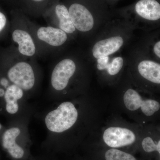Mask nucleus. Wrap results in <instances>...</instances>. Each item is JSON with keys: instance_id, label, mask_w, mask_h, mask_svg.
Listing matches in <instances>:
<instances>
[{"instance_id": "nucleus-24", "label": "nucleus", "mask_w": 160, "mask_h": 160, "mask_svg": "<svg viewBox=\"0 0 160 160\" xmlns=\"http://www.w3.org/2000/svg\"><path fill=\"white\" fill-rule=\"evenodd\" d=\"M1 128H2V125L0 124V129H1Z\"/></svg>"}, {"instance_id": "nucleus-9", "label": "nucleus", "mask_w": 160, "mask_h": 160, "mask_svg": "<svg viewBox=\"0 0 160 160\" xmlns=\"http://www.w3.org/2000/svg\"><path fill=\"white\" fill-rule=\"evenodd\" d=\"M48 26L55 27L66 32L72 40L78 35L72 21L69 10L62 0H54L42 15Z\"/></svg>"}, {"instance_id": "nucleus-22", "label": "nucleus", "mask_w": 160, "mask_h": 160, "mask_svg": "<svg viewBox=\"0 0 160 160\" xmlns=\"http://www.w3.org/2000/svg\"><path fill=\"white\" fill-rule=\"evenodd\" d=\"M5 94V89H3L2 87H0V97L4 96Z\"/></svg>"}, {"instance_id": "nucleus-10", "label": "nucleus", "mask_w": 160, "mask_h": 160, "mask_svg": "<svg viewBox=\"0 0 160 160\" xmlns=\"http://www.w3.org/2000/svg\"><path fill=\"white\" fill-rule=\"evenodd\" d=\"M140 130L141 127L135 129L128 125L112 124L104 128L102 137L107 146L118 149L134 144L140 137Z\"/></svg>"}, {"instance_id": "nucleus-21", "label": "nucleus", "mask_w": 160, "mask_h": 160, "mask_svg": "<svg viewBox=\"0 0 160 160\" xmlns=\"http://www.w3.org/2000/svg\"><path fill=\"white\" fill-rule=\"evenodd\" d=\"M0 1L7 3L12 7H15L17 6L18 0H0Z\"/></svg>"}, {"instance_id": "nucleus-15", "label": "nucleus", "mask_w": 160, "mask_h": 160, "mask_svg": "<svg viewBox=\"0 0 160 160\" xmlns=\"http://www.w3.org/2000/svg\"><path fill=\"white\" fill-rule=\"evenodd\" d=\"M135 11L146 21L155 22L160 19V4L156 0H139L135 4Z\"/></svg>"}, {"instance_id": "nucleus-16", "label": "nucleus", "mask_w": 160, "mask_h": 160, "mask_svg": "<svg viewBox=\"0 0 160 160\" xmlns=\"http://www.w3.org/2000/svg\"><path fill=\"white\" fill-rule=\"evenodd\" d=\"M54 0H18L16 7L27 16L42 17L43 12Z\"/></svg>"}, {"instance_id": "nucleus-4", "label": "nucleus", "mask_w": 160, "mask_h": 160, "mask_svg": "<svg viewBox=\"0 0 160 160\" xmlns=\"http://www.w3.org/2000/svg\"><path fill=\"white\" fill-rule=\"evenodd\" d=\"M28 17L18 7H12L10 10L11 46L23 57L35 59L41 55L28 26Z\"/></svg>"}, {"instance_id": "nucleus-5", "label": "nucleus", "mask_w": 160, "mask_h": 160, "mask_svg": "<svg viewBox=\"0 0 160 160\" xmlns=\"http://www.w3.org/2000/svg\"><path fill=\"white\" fill-rule=\"evenodd\" d=\"M130 79L142 89L151 92L160 89V63L142 57L135 52L129 63Z\"/></svg>"}, {"instance_id": "nucleus-14", "label": "nucleus", "mask_w": 160, "mask_h": 160, "mask_svg": "<svg viewBox=\"0 0 160 160\" xmlns=\"http://www.w3.org/2000/svg\"><path fill=\"white\" fill-rule=\"evenodd\" d=\"M140 137L143 150L147 153L156 152L159 155L160 160V133L157 127L142 125Z\"/></svg>"}, {"instance_id": "nucleus-6", "label": "nucleus", "mask_w": 160, "mask_h": 160, "mask_svg": "<svg viewBox=\"0 0 160 160\" xmlns=\"http://www.w3.org/2000/svg\"><path fill=\"white\" fill-rule=\"evenodd\" d=\"M27 22L41 56L61 51L72 40L66 32L58 28L40 26L32 22L29 17Z\"/></svg>"}, {"instance_id": "nucleus-17", "label": "nucleus", "mask_w": 160, "mask_h": 160, "mask_svg": "<svg viewBox=\"0 0 160 160\" xmlns=\"http://www.w3.org/2000/svg\"><path fill=\"white\" fill-rule=\"evenodd\" d=\"M20 133L18 128H12L6 130L2 137L3 147L8 150L12 157L16 159L21 158L24 154L22 148L16 143V138Z\"/></svg>"}, {"instance_id": "nucleus-11", "label": "nucleus", "mask_w": 160, "mask_h": 160, "mask_svg": "<svg viewBox=\"0 0 160 160\" xmlns=\"http://www.w3.org/2000/svg\"><path fill=\"white\" fill-rule=\"evenodd\" d=\"M78 117V112L73 103L65 102L48 113L45 122L50 131L62 132L71 128L77 121Z\"/></svg>"}, {"instance_id": "nucleus-13", "label": "nucleus", "mask_w": 160, "mask_h": 160, "mask_svg": "<svg viewBox=\"0 0 160 160\" xmlns=\"http://www.w3.org/2000/svg\"><path fill=\"white\" fill-rule=\"evenodd\" d=\"M0 86L5 90L4 98L6 103V111L10 114L16 113L18 110V100L22 97L23 89L11 82L6 77L0 78Z\"/></svg>"}, {"instance_id": "nucleus-12", "label": "nucleus", "mask_w": 160, "mask_h": 160, "mask_svg": "<svg viewBox=\"0 0 160 160\" xmlns=\"http://www.w3.org/2000/svg\"><path fill=\"white\" fill-rule=\"evenodd\" d=\"M93 62L100 78L109 84L118 82L126 65L125 58L121 55H113Z\"/></svg>"}, {"instance_id": "nucleus-18", "label": "nucleus", "mask_w": 160, "mask_h": 160, "mask_svg": "<svg viewBox=\"0 0 160 160\" xmlns=\"http://www.w3.org/2000/svg\"><path fill=\"white\" fill-rule=\"evenodd\" d=\"M105 158L106 160H137L130 153L114 148L106 151Z\"/></svg>"}, {"instance_id": "nucleus-2", "label": "nucleus", "mask_w": 160, "mask_h": 160, "mask_svg": "<svg viewBox=\"0 0 160 160\" xmlns=\"http://www.w3.org/2000/svg\"><path fill=\"white\" fill-rule=\"evenodd\" d=\"M34 60L23 57L11 45L0 50V66L6 69V77L23 90H30L35 84Z\"/></svg>"}, {"instance_id": "nucleus-7", "label": "nucleus", "mask_w": 160, "mask_h": 160, "mask_svg": "<svg viewBox=\"0 0 160 160\" xmlns=\"http://www.w3.org/2000/svg\"><path fill=\"white\" fill-rule=\"evenodd\" d=\"M57 61L52 72L51 85L57 91H62L84 68L86 60L78 53H70L63 55Z\"/></svg>"}, {"instance_id": "nucleus-23", "label": "nucleus", "mask_w": 160, "mask_h": 160, "mask_svg": "<svg viewBox=\"0 0 160 160\" xmlns=\"http://www.w3.org/2000/svg\"><path fill=\"white\" fill-rule=\"evenodd\" d=\"M157 128L158 130L159 131L160 133V126H158V127H157Z\"/></svg>"}, {"instance_id": "nucleus-1", "label": "nucleus", "mask_w": 160, "mask_h": 160, "mask_svg": "<svg viewBox=\"0 0 160 160\" xmlns=\"http://www.w3.org/2000/svg\"><path fill=\"white\" fill-rule=\"evenodd\" d=\"M105 28L89 48V58L93 62L118 53L128 42L134 27L128 23L106 24Z\"/></svg>"}, {"instance_id": "nucleus-20", "label": "nucleus", "mask_w": 160, "mask_h": 160, "mask_svg": "<svg viewBox=\"0 0 160 160\" xmlns=\"http://www.w3.org/2000/svg\"><path fill=\"white\" fill-rule=\"evenodd\" d=\"M152 51L154 55L160 60V40L154 43L152 46Z\"/></svg>"}, {"instance_id": "nucleus-3", "label": "nucleus", "mask_w": 160, "mask_h": 160, "mask_svg": "<svg viewBox=\"0 0 160 160\" xmlns=\"http://www.w3.org/2000/svg\"><path fill=\"white\" fill-rule=\"evenodd\" d=\"M130 82L123 87L121 94L125 110L129 114L136 115L144 122L158 118L160 114V100L148 94L149 92L142 89L131 79Z\"/></svg>"}, {"instance_id": "nucleus-8", "label": "nucleus", "mask_w": 160, "mask_h": 160, "mask_svg": "<svg viewBox=\"0 0 160 160\" xmlns=\"http://www.w3.org/2000/svg\"><path fill=\"white\" fill-rule=\"evenodd\" d=\"M69 10L72 21L78 35L89 37L100 26L98 20L87 5L86 0H62Z\"/></svg>"}, {"instance_id": "nucleus-19", "label": "nucleus", "mask_w": 160, "mask_h": 160, "mask_svg": "<svg viewBox=\"0 0 160 160\" xmlns=\"http://www.w3.org/2000/svg\"><path fill=\"white\" fill-rule=\"evenodd\" d=\"M10 21L6 11L0 6V39L10 30Z\"/></svg>"}]
</instances>
